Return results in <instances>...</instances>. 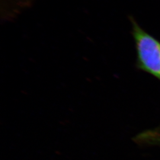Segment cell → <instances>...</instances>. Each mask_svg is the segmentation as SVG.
Listing matches in <instances>:
<instances>
[{"label": "cell", "instance_id": "6da1fadb", "mask_svg": "<svg viewBox=\"0 0 160 160\" xmlns=\"http://www.w3.org/2000/svg\"><path fill=\"white\" fill-rule=\"evenodd\" d=\"M129 20L139 68L160 80V42L142 29L132 16H129Z\"/></svg>", "mask_w": 160, "mask_h": 160}]
</instances>
